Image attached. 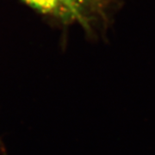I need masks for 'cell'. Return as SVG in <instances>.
Here are the masks:
<instances>
[{
  "mask_svg": "<svg viewBox=\"0 0 155 155\" xmlns=\"http://www.w3.org/2000/svg\"><path fill=\"white\" fill-rule=\"evenodd\" d=\"M35 10L65 23H77L88 33L107 27L120 0H23Z\"/></svg>",
  "mask_w": 155,
  "mask_h": 155,
  "instance_id": "cell-1",
  "label": "cell"
}]
</instances>
